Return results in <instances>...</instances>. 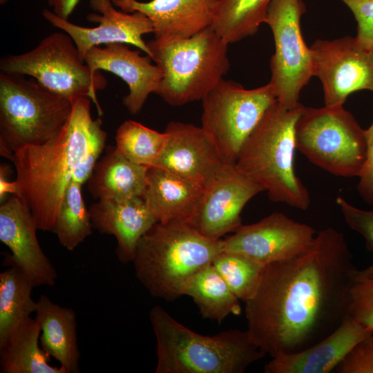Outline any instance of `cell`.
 <instances>
[{
  "label": "cell",
  "mask_w": 373,
  "mask_h": 373,
  "mask_svg": "<svg viewBox=\"0 0 373 373\" xmlns=\"http://www.w3.org/2000/svg\"><path fill=\"white\" fill-rule=\"evenodd\" d=\"M223 251V239L209 238L186 222H156L137 243L135 274L151 296L174 300Z\"/></svg>",
  "instance_id": "obj_3"
},
{
  "label": "cell",
  "mask_w": 373,
  "mask_h": 373,
  "mask_svg": "<svg viewBox=\"0 0 373 373\" xmlns=\"http://www.w3.org/2000/svg\"><path fill=\"white\" fill-rule=\"evenodd\" d=\"M41 328L35 318L24 320L0 345L1 373H67L49 364L50 356L39 346Z\"/></svg>",
  "instance_id": "obj_25"
},
{
  "label": "cell",
  "mask_w": 373,
  "mask_h": 373,
  "mask_svg": "<svg viewBox=\"0 0 373 373\" xmlns=\"http://www.w3.org/2000/svg\"><path fill=\"white\" fill-rule=\"evenodd\" d=\"M167 140L160 133L133 120L124 121L116 131V150L130 161L148 167L155 166Z\"/></svg>",
  "instance_id": "obj_30"
},
{
  "label": "cell",
  "mask_w": 373,
  "mask_h": 373,
  "mask_svg": "<svg viewBox=\"0 0 373 373\" xmlns=\"http://www.w3.org/2000/svg\"><path fill=\"white\" fill-rule=\"evenodd\" d=\"M164 132L167 140L155 166L204 189L227 164L213 139L201 126L171 122Z\"/></svg>",
  "instance_id": "obj_17"
},
{
  "label": "cell",
  "mask_w": 373,
  "mask_h": 373,
  "mask_svg": "<svg viewBox=\"0 0 373 373\" xmlns=\"http://www.w3.org/2000/svg\"><path fill=\"white\" fill-rule=\"evenodd\" d=\"M95 11L86 16L87 21L98 23L95 27L78 26L64 19L52 11L44 9L41 14L52 26L67 33L75 44L82 59L93 47L115 43L134 46L151 57L147 43L142 37L153 32L151 21L140 12L127 13L117 10L111 0H89Z\"/></svg>",
  "instance_id": "obj_14"
},
{
  "label": "cell",
  "mask_w": 373,
  "mask_h": 373,
  "mask_svg": "<svg viewBox=\"0 0 373 373\" xmlns=\"http://www.w3.org/2000/svg\"><path fill=\"white\" fill-rule=\"evenodd\" d=\"M336 201L346 224L363 237L367 249L373 252V210L358 209L341 196H338ZM356 276L373 277V265L363 270L357 269Z\"/></svg>",
  "instance_id": "obj_33"
},
{
  "label": "cell",
  "mask_w": 373,
  "mask_h": 373,
  "mask_svg": "<svg viewBox=\"0 0 373 373\" xmlns=\"http://www.w3.org/2000/svg\"><path fill=\"white\" fill-rule=\"evenodd\" d=\"M147 45L162 73L155 93L171 106L202 100L230 67L229 44L211 26L189 38L154 39Z\"/></svg>",
  "instance_id": "obj_6"
},
{
  "label": "cell",
  "mask_w": 373,
  "mask_h": 373,
  "mask_svg": "<svg viewBox=\"0 0 373 373\" xmlns=\"http://www.w3.org/2000/svg\"><path fill=\"white\" fill-rule=\"evenodd\" d=\"M72 102L35 79L0 73L1 155L10 159L17 151L46 142L66 124Z\"/></svg>",
  "instance_id": "obj_7"
},
{
  "label": "cell",
  "mask_w": 373,
  "mask_h": 373,
  "mask_svg": "<svg viewBox=\"0 0 373 373\" xmlns=\"http://www.w3.org/2000/svg\"><path fill=\"white\" fill-rule=\"evenodd\" d=\"M337 373H373V334L359 342L334 370Z\"/></svg>",
  "instance_id": "obj_35"
},
{
  "label": "cell",
  "mask_w": 373,
  "mask_h": 373,
  "mask_svg": "<svg viewBox=\"0 0 373 373\" xmlns=\"http://www.w3.org/2000/svg\"><path fill=\"white\" fill-rule=\"evenodd\" d=\"M352 11L357 22L358 44L373 52V0H341Z\"/></svg>",
  "instance_id": "obj_34"
},
{
  "label": "cell",
  "mask_w": 373,
  "mask_h": 373,
  "mask_svg": "<svg viewBox=\"0 0 373 373\" xmlns=\"http://www.w3.org/2000/svg\"><path fill=\"white\" fill-rule=\"evenodd\" d=\"M265 189L227 164L204 189L198 206L188 222L202 235L221 239L242 225L246 204Z\"/></svg>",
  "instance_id": "obj_15"
},
{
  "label": "cell",
  "mask_w": 373,
  "mask_h": 373,
  "mask_svg": "<svg viewBox=\"0 0 373 373\" xmlns=\"http://www.w3.org/2000/svg\"><path fill=\"white\" fill-rule=\"evenodd\" d=\"M201 127L211 136L227 164H235L245 142L277 101L266 85L246 89L222 79L201 100Z\"/></svg>",
  "instance_id": "obj_10"
},
{
  "label": "cell",
  "mask_w": 373,
  "mask_h": 373,
  "mask_svg": "<svg viewBox=\"0 0 373 373\" xmlns=\"http://www.w3.org/2000/svg\"><path fill=\"white\" fill-rule=\"evenodd\" d=\"M10 169L6 164H1L0 167V199L3 200L6 195L8 193L13 195H19V185L16 180L10 181L7 177L9 175Z\"/></svg>",
  "instance_id": "obj_37"
},
{
  "label": "cell",
  "mask_w": 373,
  "mask_h": 373,
  "mask_svg": "<svg viewBox=\"0 0 373 373\" xmlns=\"http://www.w3.org/2000/svg\"><path fill=\"white\" fill-rule=\"evenodd\" d=\"M348 316L373 331V277L355 274L350 289Z\"/></svg>",
  "instance_id": "obj_32"
},
{
  "label": "cell",
  "mask_w": 373,
  "mask_h": 373,
  "mask_svg": "<svg viewBox=\"0 0 373 373\" xmlns=\"http://www.w3.org/2000/svg\"><path fill=\"white\" fill-rule=\"evenodd\" d=\"M212 264L236 296L244 303L256 294L267 265L244 255L224 251Z\"/></svg>",
  "instance_id": "obj_31"
},
{
  "label": "cell",
  "mask_w": 373,
  "mask_h": 373,
  "mask_svg": "<svg viewBox=\"0 0 373 373\" xmlns=\"http://www.w3.org/2000/svg\"><path fill=\"white\" fill-rule=\"evenodd\" d=\"M37 225L26 203L13 195L0 207V240L11 251L3 265L15 266L35 287L53 286L57 271L39 245Z\"/></svg>",
  "instance_id": "obj_16"
},
{
  "label": "cell",
  "mask_w": 373,
  "mask_h": 373,
  "mask_svg": "<svg viewBox=\"0 0 373 373\" xmlns=\"http://www.w3.org/2000/svg\"><path fill=\"white\" fill-rule=\"evenodd\" d=\"M365 132L367 150V161L359 176L356 189L363 201L373 205V122Z\"/></svg>",
  "instance_id": "obj_36"
},
{
  "label": "cell",
  "mask_w": 373,
  "mask_h": 373,
  "mask_svg": "<svg viewBox=\"0 0 373 373\" xmlns=\"http://www.w3.org/2000/svg\"><path fill=\"white\" fill-rule=\"evenodd\" d=\"M303 107L287 110L276 101L245 142L235 166L271 201L306 210L309 192L294 168L295 124Z\"/></svg>",
  "instance_id": "obj_5"
},
{
  "label": "cell",
  "mask_w": 373,
  "mask_h": 373,
  "mask_svg": "<svg viewBox=\"0 0 373 373\" xmlns=\"http://www.w3.org/2000/svg\"><path fill=\"white\" fill-rule=\"evenodd\" d=\"M35 287L17 267L0 274V345L30 315L35 312L37 302L32 297Z\"/></svg>",
  "instance_id": "obj_27"
},
{
  "label": "cell",
  "mask_w": 373,
  "mask_h": 373,
  "mask_svg": "<svg viewBox=\"0 0 373 373\" xmlns=\"http://www.w3.org/2000/svg\"><path fill=\"white\" fill-rule=\"evenodd\" d=\"M309 49L313 76L322 83L325 106H343L351 93L373 91V52L363 49L355 37L317 39Z\"/></svg>",
  "instance_id": "obj_12"
},
{
  "label": "cell",
  "mask_w": 373,
  "mask_h": 373,
  "mask_svg": "<svg viewBox=\"0 0 373 373\" xmlns=\"http://www.w3.org/2000/svg\"><path fill=\"white\" fill-rule=\"evenodd\" d=\"M82 184L72 180L64 194L52 233L60 245L74 250L92 234L93 229L88 209L84 203Z\"/></svg>",
  "instance_id": "obj_29"
},
{
  "label": "cell",
  "mask_w": 373,
  "mask_h": 373,
  "mask_svg": "<svg viewBox=\"0 0 373 373\" xmlns=\"http://www.w3.org/2000/svg\"><path fill=\"white\" fill-rule=\"evenodd\" d=\"M184 296L193 299L203 318L218 323L230 314L241 313L240 300L213 264L202 269L191 279Z\"/></svg>",
  "instance_id": "obj_26"
},
{
  "label": "cell",
  "mask_w": 373,
  "mask_h": 373,
  "mask_svg": "<svg viewBox=\"0 0 373 373\" xmlns=\"http://www.w3.org/2000/svg\"><path fill=\"white\" fill-rule=\"evenodd\" d=\"M88 210L93 229L115 237L116 255L124 264L133 262L140 238L156 222L142 197L99 200Z\"/></svg>",
  "instance_id": "obj_21"
},
{
  "label": "cell",
  "mask_w": 373,
  "mask_h": 373,
  "mask_svg": "<svg viewBox=\"0 0 373 373\" xmlns=\"http://www.w3.org/2000/svg\"><path fill=\"white\" fill-rule=\"evenodd\" d=\"M8 0H0L1 4H5Z\"/></svg>",
  "instance_id": "obj_39"
},
{
  "label": "cell",
  "mask_w": 373,
  "mask_h": 373,
  "mask_svg": "<svg viewBox=\"0 0 373 373\" xmlns=\"http://www.w3.org/2000/svg\"><path fill=\"white\" fill-rule=\"evenodd\" d=\"M124 12H140L151 21L155 39H186L211 26L220 0H111Z\"/></svg>",
  "instance_id": "obj_19"
},
{
  "label": "cell",
  "mask_w": 373,
  "mask_h": 373,
  "mask_svg": "<svg viewBox=\"0 0 373 373\" xmlns=\"http://www.w3.org/2000/svg\"><path fill=\"white\" fill-rule=\"evenodd\" d=\"M35 320L41 328V348L59 362L67 373L79 372L80 352L77 345L76 314L41 294Z\"/></svg>",
  "instance_id": "obj_23"
},
{
  "label": "cell",
  "mask_w": 373,
  "mask_h": 373,
  "mask_svg": "<svg viewBox=\"0 0 373 373\" xmlns=\"http://www.w3.org/2000/svg\"><path fill=\"white\" fill-rule=\"evenodd\" d=\"M356 270L343 234L318 231L305 251L266 265L258 291L245 302L250 337L271 357L324 338L348 316Z\"/></svg>",
  "instance_id": "obj_1"
},
{
  "label": "cell",
  "mask_w": 373,
  "mask_h": 373,
  "mask_svg": "<svg viewBox=\"0 0 373 373\" xmlns=\"http://www.w3.org/2000/svg\"><path fill=\"white\" fill-rule=\"evenodd\" d=\"M198 184L164 169L153 166L146 173L142 198L156 222H189L203 194Z\"/></svg>",
  "instance_id": "obj_22"
},
{
  "label": "cell",
  "mask_w": 373,
  "mask_h": 373,
  "mask_svg": "<svg viewBox=\"0 0 373 373\" xmlns=\"http://www.w3.org/2000/svg\"><path fill=\"white\" fill-rule=\"evenodd\" d=\"M305 10L303 0H271L265 21L272 31L275 45L269 83L278 104L287 110L301 104L300 91L313 76L310 49L300 31V18Z\"/></svg>",
  "instance_id": "obj_11"
},
{
  "label": "cell",
  "mask_w": 373,
  "mask_h": 373,
  "mask_svg": "<svg viewBox=\"0 0 373 373\" xmlns=\"http://www.w3.org/2000/svg\"><path fill=\"white\" fill-rule=\"evenodd\" d=\"M148 169L130 161L115 146H109L87 181L88 190L97 200L142 197Z\"/></svg>",
  "instance_id": "obj_24"
},
{
  "label": "cell",
  "mask_w": 373,
  "mask_h": 373,
  "mask_svg": "<svg viewBox=\"0 0 373 373\" xmlns=\"http://www.w3.org/2000/svg\"><path fill=\"white\" fill-rule=\"evenodd\" d=\"M316 234L311 226L274 212L256 223L242 224L223 240V249L268 265L305 251Z\"/></svg>",
  "instance_id": "obj_13"
},
{
  "label": "cell",
  "mask_w": 373,
  "mask_h": 373,
  "mask_svg": "<svg viewBox=\"0 0 373 373\" xmlns=\"http://www.w3.org/2000/svg\"><path fill=\"white\" fill-rule=\"evenodd\" d=\"M90 99H73L61 131L45 143L15 152L19 195L31 211L38 229L52 232L66 191L76 168L93 146L106 140L100 117L93 119Z\"/></svg>",
  "instance_id": "obj_2"
},
{
  "label": "cell",
  "mask_w": 373,
  "mask_h": 373,
  "mask_svg": "<svg viewBox=\"0 0 373 373\" xmlns=\"http://www.w3.org/2000/svg\"><path fill=\"white\" fill-rule=\"evenodd\" d=\"M80 0H48L53 12L58 17L68 20Z\"/></svg>",
  "instance_id": "obj_38"
},
{
  "label": "cell",
  "mask_w": 373,
  "mask_h": 373,
  "mask_svg": "<svg viewBox=\"0 0 373 373\" xmlns=\"http://www.w3.org/2000/svg\"><path fill=\"white\" fill-rule=\"evenodd\" d=\"M151 60L149 55L141 56L139 51L121 43L95 46L84 58L93 73L108 71L126 82L129 92L122 104L132 115L137 114L149 95L156 93L162 78L160 68Z\"/></svg>",
  "instance_id": "obj_18"
},
{
  "label": "cell",
  "mask_w": 373,
  "mask_h": 373,
  "mask_svg": "<svg viewBox=\"0 0 373 373\" xmlns=\"http://www.w3.org/2000/svg\"><path fill=\"white\" fill-rule=\"evenodd\" d=\"M149 320L156 339L155 373H243L266 355L247 330L202 335L160 305L151 308Z\"/></svg>",
  "instance_id": "obj_4"
},
{
  "label": "cell",
  "mask_w": 373,
  "mask_h": 373,
  "mask_svg": "<svg viewBox=\"0 0 373 373\" xmlns=\"http://www.w3.org/2000/svg\"><path fill=\"white\" fill-rule=\"evenodd\" d=\"M1 72L28 75L52 93L70 101L85 97L103 115L97 93L104 89L107 79L100 70L93 73L84 61L73 39L63 32H53L31 50L5 57Z\"/></svg>",
  "instance_id": "obj_9"
},
{
  "label": "cell",
  "mask_w": 373,
  "mask_h": 373,
  "mask_svg": "<svg viewBox=\"0 0 373 373\" xmlns=\"http://www.w3.org/2000/svg\"><path fill=\"white\" fill-rule=\"evenodd\" d=\"M373 331L347 316L331 334L298 352L272 357L265 373H329L334 372L351 350Z\"/></svg>",
  "instance_id": "obj_20"
},
{
  "label": "cell",
  "mask_w": 373,
  "mask_h": 373,
  "mask_svg": "<svg viewBox=\"0 0 373 373\" xmlns=\"http://www.w3.org/2000/svg\"><path fill=\"white\" fill-rule=\"evenodd\" d=\"M271 0H220L211 25L228 44L257 32Z\"/></svg>",
  "instance_id": "obj_28"
},
{
  "label": "cell",
  "mask_w": 373,
  "mask_h": 373,
  "mask_svg": "<svg viewBox=\"0 0 373 373\" xmlns=\"http://www.w3.org/2000/svg\"><path fill=\"white\" fill-rule=\"evenodd\" d=\"M295 141L296 149L311 163L335 176L359 178L367 161L365 130L343 106H303Z\"/></svg>",
  "instance_id": "obj_8"
}]
</instances>
